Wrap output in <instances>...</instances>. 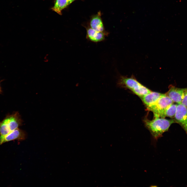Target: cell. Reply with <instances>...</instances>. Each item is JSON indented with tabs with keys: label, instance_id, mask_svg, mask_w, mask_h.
I'll use <instances>...</instances> for the list:
<instances>
[{
	"label": "cell",
	"instance_id": "1",
	"mask_svg": "<svg viewBox=\"0 0 187 187\" xmlns=\"http://www.w3.org/2000/svg\"><path fill=\"white\" fill-rule=\"evenodd\" d=\"M144 121L146 127L156 139L168 131L172 124L175 123L174 119H168L160 117L154 118L152 120L145 118Z\"/></svg>",
	"mask_w": 187,
	"mask_h": 187
},
{
	"label": "cell",
	"instance_id": "2",
	"mask_svg": "<svg viewBox=\"0 0 187 187\" xmlns=\"http://www.w3.org/2000/svg\"><path fill=\"white\" fill-rule=\"evenodd\" d=\"M117 84L118 86L128 88L140 97L151 92L139 83L133 76L128 77L121 76L118 78Z\"/></svg>",
	"mask_w": 187,
	"mask_h": 187
},
{
	"label": "cell",
	"instance_id": "3",
	"mask_svg": "<svg viewBox=\"0 0 187 187\" xmlns=\"http://www.w3.org/2000/svg\"><path fill=\"white\" fill-rule=\"evenodd\" d=\"M23 121L18 112L7 115L0 121V137H3L10 132L18 128Z\"/></svg>",
	"mask_w": 187,
	"mask_h": 187
},
{
	"label": "cell",
	"instance_id": "4",
	"mask_svg": "<svg viewBox=\"0 0 187 187\" xmlns=\"http://www.w3.org/2000/svg\"><path fill=\"white\" fill-rule=\"evenodd\" d=\"M173 103V102L170 98L165 94H163L154 105L147 109L153 112L154 118H164L166 109Z\"/></svg>",
	"mask_w": 187,
	"mask_h": 187
},
{
	"label": "cell",
	"instance_id": "5",
	"mask_svg": "<svg viewBox=\"0 0 187 187\" xmlns=\"http://www.w3.org/2000/svg\"><path fill=\"white\" fill-rule=\"evenodd\" d=\"M174 118L187 134V107L182 103L178 104Z\"/></svg>",
	"mask_w": 187,
	"mask_h": 187
},
{
	"label": "cell",
	"instance_id": "6",
	"mask_svg": "<svg viewBox=\"0 0 187 187\" xmlns=\"http://www.w3.org/2000/svg\"><path fill=\"white\" fill-rule=\"evenodd\" d=\"M169 88V90L165 94L173 102L177 104L181 103L184 96L186 88H180L170 85Z\"/></svg>",
	"mask_w": 187,
	"mask_h": 187
},
{
	"label": "cell",
	"instance_id": "7",
	"mask_svg": "<svg viewBox=\"0 0 187 187\" xmlns=\"http://www.w3.org/2000/svg\"><path fill=\"white\" fill-rule=\"evenodd\" d=\"M27 135L25 132L19 128L11 131L5 136L0 137V144L12 140H23L25 139Z\"/></svg>",
	"mask_w": 187,
	"mask_h": 187
},
{
	"label": "cell",
	"instance_id": "8",
	"mask_svg": "<svg viewBox=\"0 0 187 187\" xmlns=\"http://www.w3.org/2000/svg\"><path fill=\"white\" fill-rule=\"evenodd\" d=\"M86 38L90 41L97 43L105 40L108 34L96 31L90 27L86 28Z\"/></svg>",
	"mask_w": 187,
	"mask_h": 187
},
{
	"label": "cell",
	"instance_id": "9",
	"mask_svg": "<svg viewBox=\"0 0 187 187\" xmlns=\"http://www.w3.org/2000/svg\"><path fill=\"white\" fill-rule=\"evenodd\" d=\"M163 94L151 91L140 98L148 108L154 105Z\"/></svg>",
	"mask_w": 187,
	"mask_h": 187
},
{
	"label": "cell",
	"instance_id": "10",
	"mask_svg": "<svg viewBox=\"0 0 187 187\" xmlns=\"http://www.w3.org/2000/svg\"><path fill=\"white\" fill-rule=\"evenodd\" d=\"M101 15L100 12H98L92 17L90 21V27L96 31L108 34L105 30Z\"/></svg>",
	"mask_w": 187,
	"mask_h": 187
},
{
	"label": "cell",
	"instance_id": "11",
	"mask_svg": "<svg viewBox=\"0 0 187 187\" xmlns=\"http://www.w3.org/2000/svg\"><path fill=\"white\" fill-rule=\"evenodd\" d=\"M70 4L69 0H56L54 5L51 9L59 15H61L62 10Z\"/></svg>",
	"mask_w": 187,
	"mask_h": 187
},
{
	"label": "cell",
	"instance_id": "12",
	"mask_svg": "<svg viewBox=\"0 0 187 187\" xmlns=\"http://www.w3.org/2000/svg\"><path fill=\"white\" fill-rule=\"evenodd\" d=\"M177 104H171L169 106L165 112V116L174 118L176 114Z\"/></svg>",
	"mask_w": 187,
	"mask_h": 187
},
{
	"label": "cell",
	"instance_id": "13",
	"mask_svg": "<svg viewBox=\"0 0 187 187\" xmlns=\"http://www.w3.org/2000/svg\"><path fill=\"white\" fill-rule=\"evenodd\" d=\"M181 103L187 107V88H186L184 96Z\"/></svg>",
	"mask_w": 187,
	"mask_h": 187
},
{
	"label": "cell",
	"instance_id": "14",
	"mask_svg": "<svg viewBox=\"0 0 187 187\" xmlns=\"http://www.w3.org/2000/svg\"><path fill=\"white\" fill-rule=\"evenodd\" d=\"M75 0H69L70 4L72 3Z\"/></svg>",
	"mask_w": 187,
	"mask_h": 187
},
{
	"label": "cell",
	"instance_id": "15",
	"mask_svg": "<svg viewBox=\"0 0 187 187\" xmlns=\"http://www.w3.org/2000/svg\"><path fill=\"white\" fill-rule=\"evenodd\" d=\"M1 92H2V90H1V87L0 85V93H1Z\"/></svg>",
	"mask_w": 187,
	"mask_h": 187
},
{
	"label": "cell",
	"instance_id": "16",
	"mask_svg": "<svg viewBox=\"0 0 187 187\" xmlns=\"http://www.w3.org/2000/svg\"></svg>",
	"mask_w": 187,
	"mask_h": 187
}]
</instances>
